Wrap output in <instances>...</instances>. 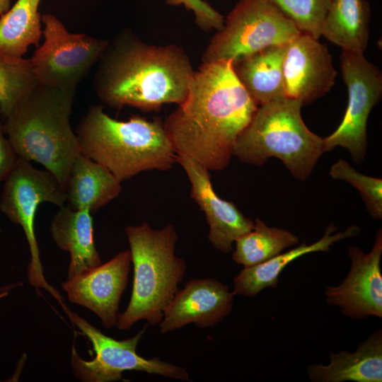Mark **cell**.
I'll list each match as a JSON object with an SVG mask.
<instances>
[{
    "instance_id": "1",
    "label": "cell",
    "mask_w": 382,
    "mask_h": 382,
    "mask_svg": "<svg viewBox=\"0 0 382 382\" xmlns=\"http://www.w3.org/2000/svg\"><path fill=\"white\" fill-rule=\"evenodd\" d=\"M258 107L238 79L232 61L203 62L185 99L163 123L177 154L208 170H221Z\"/></svg>"
},
{
    "instance_id": "2",
    "label": "cell",
    "mask_w": 382,
    "mask_h": 382,
    "mask_svg": "<svg viewBox=\"0 0 382 382\" xmlns=\"http://www.w3.org/2000/svg\"><path fill=\"white\" fill-rule=\"evenodd\" d=\"M98 62L96 94L115 108L156 111L164 104L180 105L195 72L183 48L149 45L127 31L110 42Z\"/></svg>"
},
{
    "instance_id": "3",
    "label": "cell",
    "mask_w": 382,
    "mask_h": 382,
    "mask_svg": "<svg viewBox=\"0 0 382 382\" xmlns=\"http://www.w3.org/2000/svg\"><path fill=\"white\" fill-rule=\"evenodd\" d=\"M75 92L39 83L3 120L18 156L43 166L65 190L73 163L82 152L70 124Z\"/></svg>"
},
{
    "instance_id": "4",
    "label": "cell",
    "mask_w": 382,
    "mask_h": 382,
    "mask_svg": "<svg viewBox=\"0 0 382 382\" xmlns=\"http://www.w3.org/2000/svg\"><path fill=\"white\" fill-rule=\"evenodd\" d=\"M103 105L89 107L76 129L83 154L106 167L120 182L139 173L167 170L177 153L159 118L132 115L115 120Z\"/></svg>"
},
{
    "instance_id": "5",
    "label": "cell",
    "mask_w": 382,
    "mask_h": 382,
    "mask_svg": "<svg viewBox=\"0 0 382 382\" xmlns=\"http://www.w3.org/2000/svg\"><path fill=\"white\" fill-rule=\"evenodd\" d=\"M125 232L134 278L129 303L119 313L115 325L121 330L129 329L141 320L152 325L159 324L178 291L187 269L185 261L175 254L178 236L173 224L154 229L144 222L127 226Z\"/></svg>"
},
{
    "instance_id": "6",
    "label": "cell",
    "mask_w": 382,
    "mask_h": 382,
    "mask_svg": "<svg viewBox=\"0 0 382 382\" xmlns=\"http://www.w3.org/2000/svg\"><path fill=\"white\" fill-rule=\"evenodd\" d=\"M296 99L282 98L258 107L238 137L233 156L260 166L270 157L280 159L292 175L305 180L324 153L323 138L305 125Z\"/></svg>"
},
{
    "instance_id": "7",
    "label": "cell",
    "mask_w": 382,
    "mask_h": 382,
    "mask_svg": "<svg viewBox=\"0 0 382 382\" xmlns=\"http://www.w3.org/2000/svg\"><path fill=\"white\" fill-rule=\"evenodd\" d=\"M301 32L266 0H240L211 39L204 63L232 61L271 45L288 44Z\"/></svg>"
},
{
    "instance_id": "8",
    "label": "cell",
    "mask_w": 382,
    "mask_h": 382,
    "mask_svg": "<svg viewBox=\"0 0 382 382\" xmlns=\"http://www.w3.org/2000/svg\"><path fill=\"white\" fill-rule=\"evenodd\" d=\"M66 202V190L50 172L38 170L30 161L20 157L4 181L0 197V210L22 227L27 239L30 253L28 270L30 284L37 289H44L61 304L62 297L45 279L34 226L40 204L50 202L61 207Z\"/></svg>"
},
{
    "instance_id": "9",
    "label": "cell",
    "mask_w": 382,
    "mask_h": 382,
    "mask_svg": "<svg viewBox=\"0 0 382 382\" xmlns=\"http://www.w3.org/2000/svg\"><path fill=\"white\" fill-rule=\"evenodd\" d=\"M44 41L30 59L40 84L75 90L98 62L110 42L83 33H71L54 15H42Z\"/></svg>"
},
{
    "instance_id": "10",
    "label": "cell",
    "mask_w": 382,
    "mask_h": 382,
    "mask_svg": "<svg viewBox=\"0 0 382 382\" xmlns=\"http://www.w3.org/2000/svg\"><path fill=\"white\" fill-rule=\"evenodd\" d=\"M73 323L91 342L95 357L86 361L80 357L74 345L71 351V366L75 376L85 382H110L122 378L126 371H144L164 377L190 381L189 373L183 367L161 360L145 359L137 352V346L147 325L132 337L117 340L64 306Z\"/></svg>"
},
{
    "instance_id": "11",
    "label": "cell",
    "mask_w": 382,
    "mask_h": 382,
    "mask_svg": "<svg viewBox=\"0 0 382 382\" xmlns=\"http://www.w3.org/2000/svg\"><path fill=\"white\" fill-rule=\"evenodd\" d=\"M340 67L347 87L348 104L339 127L323 138L324 152L342 146L360 163L366 153L368 117L382 96V75L363 53L342 50Z\"/></svg>"
},
{
    "instance_id": "12",
    "label": "cell",
    "mask_w": 382,
    "mask_h": 382,
    "mask_svg": "<svg viewBox=\"0 0 382 382\" xmlns=\"http://www.w3.org/2000/svg\"><path fill=\"white\" fill-rule=\"evenodd\" d=\"M382 254V231L380 228L374 246L369 253L350 246L349 274L338 286L327 287L325 300L340 308L344 316L361 319L373 316L382 317V274L380 265Z\"/></svg>"
},
{
    "instance_id": "13",
    "label": "cell",
    "mask_w": 382,
    "mask_h": 382,
    "mask_svg": "<svg viewBox=\"0 0 382 382\" xmlns=\"http://www.w3.org/2000/svg\"><path fill=\"white\" fill-rule=\"evenodd\" d=\"M132 263L129 250H124L99 265L62 283L69 301L96 313L107 329L118 319L119 303L128 281Z\"/></svg>"
},
{
    "instance_id": "14",
    "label": "cell",
    "mask_w": 382,
    "mask_h": 382,
    "mask_svg": "<svg viewBox=\"0 0 382 382\" xmlns=\"http://www.w3.org/2000/svg\"><path fill=\"white\" fill-rule=\"evenodd\" d=\"M336 76L328 47L318 39L301 33L287 44L283 63L286 98L310 103L330 90Z\"/></svg>"
},
{
    "instance_id": "15",
    "label": "cell",
    "mask_w": 382,
    "mask_h": 382,
    "mask_svg": "<svg viewBox=\"0 0 382 382\" xmlns=\"http://www.w3.org/2000/svg\"><path fill=\"white\" fill-rule=\"evenodd\" d=\"M176 162L188 177L192 199L204 213L209 226V241L216 249L228 253L233 243L253 228L254 222L245 216L233 202L217 195L209 170L205 167L183 154H177Z\"/></svg>"
},
{
    "instance_id": "16",
    "label": "cell",
    "mask_w": 382,
    "mask_h": 382,
    "mask_svg": "<svg viewBox=\"0 0 382 382\" xmlns=\"http://www.w3.org/2000/svg\"><path fill=\"white\" fill-rule=\"evenodd\" d=\"M229 287L214 278L192 279L178 290L159 323L161 333L194 323L213 327L228 316L233 306Z\"/></svg>"
},
{
    "instance_id": "17",
    "label": "cell",
    "mask_w": 382,
    "mask_h": 382,
    "mask_svg": "<svg viewBox=\"0 0 382 382\" xmlns=\"http://www.w3.org/2000/svg\"><path fill=\"white\" fill-rule=\"evenodd\" d=\"M50 233L56 245L70 255L67 279L101 264L88 209H74L68 205L59 207L52 220Z\"/></svg>"
},
{
    "instance_id": "18",
    "label": "cell",
    "mask_w": 382,
    "mask_h": 382,
    "mask_svg": "<svg viewBox=\"0 0 382 382\" xmlns=\"http://www.w3.org/2000/svg\"><path fill=\"white\" fill-rule=\"evenodd\" d=\"M328 365L312 364L307 369L315 382L382 381V331L374 332L357 350L330 353Z\"/></svg>"
},
{
    "instance_id": "19",
    "label": "cell",
    "mask_w": 382,
    "mask_h": 382,
    "mask_svg": "<svg viewBox=\"0 0 382 382\" xmlns=\"http://www.w3.org/2000/svg\"><path fill=\"white\" fill-rule=\"evenodd\" d=\"M337 228L331 223L325 229L323 236L318 241L308 245L306 242L283 254H279L260 264L244 267L233 279V295L253 297L267 287L278 285L279 277L283 270L293 260L306 254L328 251L335 242L357 236L360 228L350 226L344 231L335 232Z\"/></svg>"
},
{
    "instance_id": "20",
    "label": "cell",
    "mask_w": 382,
    "mask_h": 382,
    "mask_svg": "<svg viewBox=\"0 0 382 382\" xmlns=\"http://www.w3.org/2000/svg\"><path fill=\"white\" fill-rule=\"evenodd\" d=\"M286 47L271 45L233 62L238 79L258 106L286 97L283 63Z\"/></svg>"
},
{
    "instance_id": "21",
    "label": "cell",
    "mask_w": 382,
    "mask_h": 382,
    "mask_svg": "<svg viewBox=\"0 0 382 382\" xmlns=\"http://www.w3.org/2000/svg\"><path fill=\"white\" fill-rule=\"evenodd\" d=\"M121 183L106 167L81 152L73 163L66 187L68 206L93 214L120 195Z\"/></svg>"
},
{
    "instance_id": "22",
    "label": "cell",
    "mask_w": 382,
    "mask_h": 382,
    "mask_svg": "<svg viewBox=\"0 0 382 382\" xmlns=\"http://www.w3.org/2000/svg\"><path fill=\"white\" fill-rule=\"evenodd\" d=\"M370 14L366 0H332L320 35L343 51L363 53L369 41Z\"/></svg>"
},
{
    "instance_id": "23",
    "label": "cell",
    "mask_w": 382,
    "mask_h": 382,
    "mask_svg": "<svg viewBox=\"0 0 382 382\" xmlns=\"http://www.w3.org/2000/svg\"><path fill=\"white\" fill-rule=\"evenodd\" d=\"M41 0H17L0 18V54L23 57L42 35Z\"/></svg>"
},
{
    "instance_id": "24",
    "label": "cell",
    "mask_w": 382,
    "mask_h": 382,
    "mask_svg": "<svg viewBox=\"0 0 382 382\" xmlns=\"http://www.w3.org/2000/svg\"><path fill=\"white\" fill-rule=\"evenodd\" d=\"M235 243L233 260L248 267L280 254L284 249L297 244L299 238L287 230L270 227L256 219L253 228L239 237Z\"/></svg>"
},
{
    "instance_id": "25",
    "label": "cell",
    "mask_w": 382,
    "mask_h": 382,
    "mask_svg": "<svg viewBox=\"0 0 382 382\" xmlns=\"http://www.w3.org/2000/svg\"><path fill=\"white\" fill-rule=\"evenodd\" d=\"M39 84L30 59L0 54V112L4 120Z\"/></svg>"
},
{
    "instance_id": "26",
    "label": "cell",
    "mask_w": 382,
    "mask_h": 382,
    "mask_svg": "<svg viewBox=\"0 0 382 382\" xmlns=\"http://www.w3.org/2000/svg\"><path fill=\"white\" fill-rule=\"evenodd\" d=\"M286 17L301 33L320 37L323 22L332 0H266Z\"/></svg>"
},
{
    "instance_id": "27",
    "label": "cell",
    "mask_w": 382,
    "mask_h": 382,
    "mask_svg": "<svg viewBox=\"0 0 382 382\" xmlns=\"http://www.w3.org/2000/svg\"><path fill=\"white\" fill-rule=\"evenodd\" d=\"M329 175L335 180L348 182L356 187L374 219L382 218V180L364 175L346 161L338 159L330 168Z\"/></svg>"
},
{
    "instance_id": "28",
    "label": "cell",
    "mask_w": 382,
    "mask_h": 382,
    "mask_svg": "<svg viewBox=\"0 0 382 382\" xmlns=\"http://www.w3.org/2000/svg\"><path fill=\"white\" fill-rule=\"evenodd\" d=\"M171 6L183 5L195 16L197 25L204 31L221 30L224 17L204 0H166Z\"/></svg>"
},
{
    "instance_id": "29",
    "label": "cell",
    "mask_w": 382,
    "mask_h": 382,
    "mask_svg": "<svg viewBox=\"0 0 382 382\" xmlns=\"http://www.w3.org/2000/svg\"><path fill=\"white\" fill-rule=\"evenodd\" d=\"M19 157L7 138L0 112V183L5 181L15 168Z\"/></svg>"
},
{
    "instance_id": "30",
    "label": "cell",
    "mask_w": 382,
    "mask_h": 382,
    "mask_svg": "<svg viewBox=\"0 0 382 382\" xmlns=\"http://www.w3.org/2000/svg\"><path fill=\"white\" fill-rule=\"evenodd\" d=\"M21 284L22 283H15L0 287V299L6 296L13 289Z\"/></svg>"
},
{
    "instance_id": "31",
    "label": "cell",
    "mask_w": 382,
    "mask_h": 382,
    "mask_svg": "<svg viewBox=\"0 0 382 382\" xmlns=\"http://www.w3.org/2000/svg\"><path fill=\"white\" fill-rule=\"evenodd\" d=\"M11 8V0H0V18Z\"/></svg>"
}]
</instances>
